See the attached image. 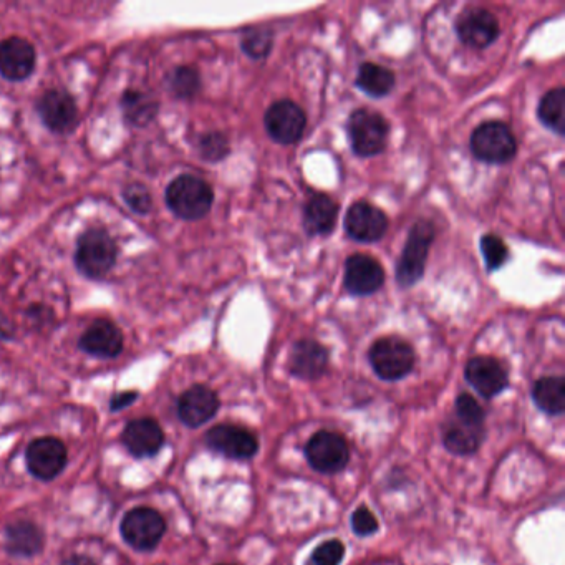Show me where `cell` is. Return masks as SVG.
I'll return each mask as SVG.
<instances>
[{"label":"cell","mask_w":565,"mask_h":565,"mask_svg":"<svg viewBox=\"0 0 565 565\" xmlns=\"http://www.w3.org/2000/svg\"><path fill=\"white\" fill-rule=\"evenodd\" d=\"M484 410L469 393H461L454 403V413L446 421L443 443L446 450L458 456L476 453L486 436Z\"/></svg>","instance_id":"cell-1"},{"label":"cell","mask_w":565,"mask_h":565,"mask_svg":"<svg viewBox=\"0 0 565 565\" xmlns=\"http://www.w3.org/2000/svg\"><path fill=\"white\" fill-rule=\"evenodd\" d=\"M213 203V188L193 174L179 176L166 189L168 208L184 221H198L208 216Z\"/></svg>","instance_id":"cell-2"},{"label":"cell","mask_w":565,"mask_h":565,"mask_svg":"<svg viewBox=\"0 0 565 565\" xmlns=\"http://www.w3.org/2000/svg\"><path fill=\"white\" fill-rule=\"evenodd\" d=\"M435 241V226L421 219L411 227L406 239L405 249L396 267V281L401 287H413L423 279L430 247Z\"/></svg>","instance_id":"cell-3"},{"label":"cell","mask_w":565,"mask_h":565,"mask_svg":"<svg viewBox=\"0 0 565 565\" xmlns=\"http://www.w3.org/2000/svg\"><path fill=\"white\" fill-rule=\"evenodd\" d=\"M118 249L113 237L103 229H90L78 239L75 262L88 279H103L115 266Z\"/></svg>","instance_id":"cell-4"},{"label":"cell","mask_w":565,"mask_h":565,"mask_svg":"<svg viewBox=\"0 0 565 565\" xmlns=\"http://www.w3.org/2000/svg\"><path fill=\"white\" fill-rule=\"evenodd\" d=\"M473 155L488 165H506L516 158L517 141L503 121H488L479 125L469 140Z\"/></svg>","instance_id":"cell-5"},{"label":"cell","mask_w":565,"mask_h":565,"mask_svg":"<svg viewBox=\"0 0 565 565\" xmlns=\"http://www.w3.org/2000/svg\"><path fill=\"white\" fill-rule=\"evenodd\" d=\"M347 131L353 153L360 158H372L385 150L390 126L380 113L360 108L348 118Z\"/></svg>","instance_id":"cell-6"},{"label":"cell","mask_w":565,"mask_h":565,"mask_svg":"<svg viewBox=\"0 0 565 565\" xmlns=\"http://www.w3.org/2000/svg\"><path fill=\"white\" fill-rule=\"evenodd\" d=\"M368 360L378 377L387 382L405 378L416 362L415 350L400 337H383L373 343Z\"/></svg>","instance_id":"cell-7"},{"label":"cell","mask_w":565,"mask_h":565,"mask_svg":"<svg viewBox=\"0 0 565 565\" xmlns=\"http://www.w3.org/2000/svg\"><path fill=\"white\" fill-rule=\"evenodd\" d=\"M305 456L315 471L337 474L343 471L350 461V450L342 435L324 430L310 438L305 446Z\"/></svg>","instance_id":"cell-8"},{"label":"cell","mask_w":565,"mask_h":565,"mask_svg":"<svg viewBox=\"0 0 565 565\" xmlns=\"http://www.w3.org/2000/svg\"><path fill=\"white\" fill-rule=\"evenodd\" d=\"M166 522L160 512L150 508H136L121 522V536L138 551H151L165 536Z\"/></svg>","instance_id":"cell-9"},{"label":"cell","mask_w":565,"mask_h":565,"mask_svg":"<svg viewBox=\"0 0 565 565\" xmlns=\"http://www.w3.org/2000/svg\"><path fill=\"white\" fill-rule=\"evenodd\" d=\"M266 130L272 140L279 145H295L304 135L307 115L292 100H279L267 110Z\"/></svg>","instance_id":"cell-10"},{"label":"cell","mask_w":565,"mask_h":565,"mask_svg":"<svg viewBox=\"0 0 565 565\" xmlns=\"http://www.w3.org/2000/svg\"><path fill=\"white\" fill-rule=\"evenodd\" d=\"M499 32L498 19L483 7H469L456 20L459 40L473 49H486L498 39Z\"/></svg>","instance_id":"cell-11"},{"label":"cell","mask_w":565,"mask_h":565,"mask_svg":"<svg viewBox=\"0 0 565 565\" xmlns=\"http://www.w3.org/2000/svg\"><path fill=\"white\" fill-rule=\"evenodd\" d=\"M345 289L355 297H367L382 289L385 269L375 257L353 254L345 262Z\"/></svg>","instance_id":"cell-12"},{"label":"cell","mask_w":565,"mask_h":565,"mask_svg":"<svg viewBox=\"0 0 565 565\" xmlns=\"http://www.w3.org/2000/svg\"><path fill=\"white\" fill-rule=\"evenodd\" d=\"M343 224L348 236L358 242L380 241L388 231L387 214L367 201L352 204L345 214Z\"/></svg>","instance_id":"cell-13"},{"label":"cell","mask_w":565,"mask_h":565,"mask_svg":"<svg viewBox=\"0 0 565 565\" xmlns=\"http://www.w3.org/2000/svg\"><path fill=\"white\" fill-rule=\"evenodd\" d=\"M464 375L469 385L484 398L501 395L509 385L508 370L493 357L471 358Z\"/></svg>","instance_id":"cell-14"},{"label":"cell","mask_w":565,"mask_h":565,"mask_svg":"<svg viewBox=\"0 0 565 565\" xmlns=\"http://www.w3.org/2000/svg\"><path fill=\"white\" fill-rule=\"evenodd\" d=\"M209 448L231 459H251L259 450L256 436L236 425L214 426L206 435Z\"/></svg>","instance_id":"cell-15"},{"label":"cell","mask_w":565,"mask_h":565,"mask_svg":"<svg viewBox=\"0 0 565 565\" xmlns=\"http://www.w3.org/2000/svg\"><path fill=\"white\" fill-rule=\"evenodd\" d=\"M67 464V450L57 438H39L27 448V468L35 478L54 479Z\"/></svg>","instance_id":"cell-16"},{"label":"cell","mask_w":565,"mask_h":565,"mask_svg":"<svg viewBox=\"0 0 565 565\" xmlns=\"http://www.w3.org/2000/svg\"><path fill=\"white\" fill-rule=\"evenodd\" d=\"M35 49L29 40L9 37L0 44V75L9 82H22L35 68Z\"/></svg>","instance_id":"cell-17"},{"label":"cell","mask_w":565,"mask_h":565,"mask_svg":"<svg viewBox=\"0 0 565 565\" xmlns=\"http://www.w3.org/2000/svg\"><path fill=\"white\" fill-rule=\"evenodd\" d=\"M37 110L44 125L54 133H68L78 123L77 103L72 95L62 90H49L45 93L40 98Z\"/></svg>","instance_id":"cell-18"},{"label":"cell","mask_w":565,"mask_h":565,"mask_svg":"<svg viewBox=\"0 0 565 565\" xmlns=\"http://www.w3.org/2000/svg\"><path fill=\"white\" fill-rule=\"evenodd\" d=\"M219 410L216 392L204 385H194L179 396L178 415L184 425L191 428L208 423Z\"/></svg>","instance_id":"cell-19"},{"label":"cell","mask_w":565,"mask_h":565,"mask_svg":"<svg viewBox=\"0 0 565 565\" xmlns=\"http://www.w3.org/2000/svg\"><path fill=\"white\" fill-rule=\"evenodd\" d=\"M329 352L315 340H300L295 343L289 358V370L302 380H317L327 372Z\"/></svg>","instance_id":"cell-20"},{"label":"cell","mask_w":565,"mask_h":565,"mask_svg":"<svg viewBox=\"0 0 565 565\" xmlns=\"http://www.w3.org/2000/svg\"><path fill=\"white\" fill-rule=\"evenodd\" d=\"M123 445L136 458H146L153 456L161 450L165 443V433L161 426L151 418H140L131 421L123 431Z\"/></svg>","instance_id":"cell-21"},{"label":"cell","mask_w":565,"mask_h":565,"mask_svg":"<svg viewBox=\"0 0 565 565\" xmlns=\"http://www.w3.org/2000/svg\"><path fill=\"white\" fill-rule=\"evenodd\" d=\"M80 348L93 357L115 358L123 350V334L110 320H95L82 335Z\"/></svg>","instance_id":"cell-22"},{"label":"cell","mask_w":565,"mask_h":565,"mask_svg":"<svg viewBox=\"0 0 565 565\" xmlns=\"http://www.w3.org/2000/svg\"><path fill=\"white\" fill-rule=\"evenodd\" d=\"M339 218V204L327 194H314L304 209V227L309 236H327Z\"/></svg>","instance_id":"cell-23"},{"label":"cell","mask_w":565,"mask_h":565,"mask_svg":"<svg viewBox=\"0 0 565 565\" xmlns=\"http://www.w3.org/2000/svg\"><path fill=\"white\" fill-rule=\"evenodd\" d=\"M5 544L14 556H35L44 547V534L32 522H15L7 529Z\"/></svg>","instance_id":"cell-24"},{"label":"cell","mask_w":565,"mask_h":565,"mask_svg":"<svg viewBox=\"0 0 565 565\" xmlns=\"http://www.w3.org/2000/svg\"><path fill=\"white\" fill-rule=\"evenodd\" d=\"M355 85L370 97H387L395 88V73L390 68L382 67L377 63H363L358 68Z\"/></svg>","instance_id":"cell-25"},{"label":"cell","mask_w":565,"mask_h":565,"mask_svg":"<svg viewBox=\"0 0 565 565\" xmlns=\"http://www.w3.org/2000/svg\"><path fill=\"white\" fill-rule=\"evenodd\" d=\"M537 408L547 415H562L565 410V382L562 377H544L532 388Z\"/></svg>","instance_id":"cell-26"},{"label":"cell","mask_w":565,"mask_h":565,"mask_svg":"<svg viewBox=\"0 0 565 565\" xmlns=\"http://www.w3.org/2000/svg\"><path fill=\"white\" fill-rule=\"evenodd\" d=\"M121 110L130 125L146 126L155 120L158 102L150 93L128 90L121 98Z\"/></svg>","instance_id":"cell-27"},{"label":"cell","mask_w":565,"mask_h":565,"mask_svg":"<svg viewBox=\"0 0 565 565\" xmlns=\"http://www.w3.org/2000/svg\"><path fill=\"white\" fill-rule=\"evenodd\" d=\"M537 118L542 125L559 136L565 133V92L564 88H554L547 92L537 107Z\"/></svg>","instance_id":"cell-28"},{"label":"cell","mask_w":565,"mask_h":565,"mask_svg":"<svg viewBox=\"0 0 565 565\" xmlns=\"http://www.w3.org/2000/svg\"><path fill=\"white\" fill-rule=\"evenodd\" d=\"M168 87L174 97L189 100L196 97L201 90V77L193 67H178L168 77Z\"/></svg>","instance_id":"cell-29"},{"label":"cell","mask_w":565,"mask_h":565,"mask_svg":"<svg viewBox=\"0 0 565 565\" xmlns=\"http://www.w3.org/2000/svg\"><path fill=\"white\" fill-rule=\"evenodd\" d=\"M274 34L269 29H249L241 40L242 52L252 60H262L271 55Z\"/></svg>","instance_id":"cell-30"},{"label":"cell","mask_w":565,"mask_h":565,"mask_svg":"<svg viewBox=\"0 0 565 565\" xmlns=\"http://www.w3.org/2000/svg\"><path fill=\"white\" fill-rule=\"evenodd\" d=\"M481 252L488 271H498L509 261V249L506 242L494 234L481 237Z\"/></svg>","instance_id":"cell-31"},{"label":"cell","mask_w":565,"mask_h":565,"mask_svg":"<svg viewBox=\"0 0 565 565\" xmlns=\"http://www.w3.org/2000/svg\"><path fill=\"white\" fill-rule=\"evenodd\" d=\"M229 151H231L229 140L224 133H219V131L206 133L199 140V155L203 156V160L209 161V163L223 161L229 155Z\"/></svg>","instance_id":"cell-32"},{"label":"cell","mask_w":565,"mask_h":565,"mask_svg":"<svg viewBox=\"0 0 565 565\" xmlns=\"http://www.w3.org/2000/svg\"><path fill=\"white\" fill-rule=\"evenodd\" d=\"M125 203L130 206L136 214H148L153 208V199L148 189L143 184H130L123 189Z\"/></svg>","instance_id":"cell-33"},{"label":"cell","mask_w":565,"mask_h":565,"mask_svg":"<svg viewBox=\"0 0 565 565\" xmlns=\"http://www.w3.org/2000/svg\"><path fill=\"white\" fill-rule=\"evenodd\" d=\"M345 557V546L340 541H327L320 544L312 554L314 565H340Z\"/></svg>","instance_id":"cell-34"},{"label":"cell","mask_w":565,"mask_h":565,"mask_svg":"<svg viewBox=\"0 0 565 565\" xmlns=\"http://www.w3.org/2000/svg\"><path fill=\"white\" fill-rule=\"evenodd\" d=\"M352 529L357 536H372L378 531V521L375 514L368 508H358L353 512Z\"/></svg>","instance_id":"cell-35"},{"label":"cell","mask_w":565,"mask_h":565,"mask_svg":"<svg viewBox=\"0 0 565 565\" xmlns=\"http://www.w3.org/2000/svg\"><path fill=\"white\" fill-rule=\"evenodd\" d=\"M136 393L125 392L120 393V395L113 396L112 408L113 410H120V408H125V406L130 405L131 401L136 400Z\"/></svg>","instance_id":"cell-36"},{"label":"cell","mask_w":565,"mask_h":565,"mask_svg":"<svg viewBox=\"0 0 565 565\" xmlns=\"http://www.w3.org/2000/svg\"><path fill=\"white\" fill-rule=\"evenodd\" d=\"M63 565H97L95 562L87 556H73L67 561L63 562Z\"/></svg>","instance_id":"cell-37"}]
</instances>
